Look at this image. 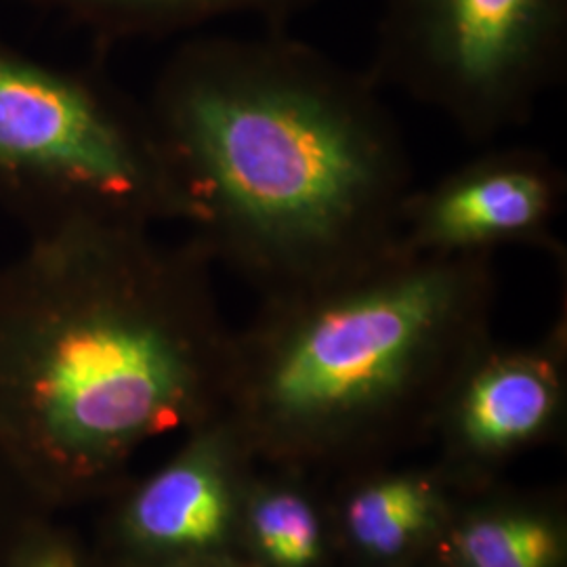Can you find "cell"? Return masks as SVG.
<instances>
[{"label":"cell","instance_id":"9c48e42d","mask_svg":"<svg viewBox=\"0 0 567 567\" xmlns=\"http://www.w3.org/2000/svg\"><path fill=\"white\" fill-rule=\"evenodd\" d=\"M461 492L433 461H389L334 475L326 496L339 567L425 564Z\"/></svg>","mask_w":567,"mask_h":567},{"label":"cell","instance_id":"8992f818","mask_svg":"<svg viewBox=\"0 0 567 567\" xmlns=\"http://www.w3.org/2000/svg\"><path fill=\"white\" fill-rule=\"evenodd\" d=\"M183 435L164 465L103 501L89 536L102 567L238 566L244 496L259 463L224 412Z\"/></svg>","mask_w":567,"mask_h":567},{"label":"cell","instance_id":"5bb4252c","mask_svg":"<svg viewBox=\"0 0 567 567\" xmlns=\"http://www.w3.org/2000/svg\"><path fill=\"white\" fill-rule=\"evenodd\" d=\"M189 567H240V566H234V564H200V566H189Z\"/></svg>","mask_w":567,"mask_h":567},{"label":"cell","instance_id":"6da1fadb","mask_svg":"<svg viewBox=\"0 0 567 567\" xmlns=\"http://www.w3.org/2000/svg\"><path fill=\"white\" fill-rule=\"evenodd\" d=\"M152 229L65 225L0 267V458L51 513L103 503L143 446L224 410L217 267Z\"/></svg>","mask_w":567,"mask_h":567},{"label":"cell","instance_id":"5b68a950","mask_svg":"<svg viewBox=\"0 0 567 567\" xmlns=\"http://www.w3.org/2000/svg\"><path fill=\"white\" fill-rule=\"evenodd\" d=\"M468 142L519 128L567 76V0H381L365 68Z\"/></svg>","mask_w":567,"mask_h":567},{"label":"cell","instance_id":"9a60e30c","mask_svg":"<svg viewBox=\"0 0 567 567\" xmlns=\"http://www.w3.org/2000/svg\"><path fill=\"white\" fill-rule=\"evenodd\" d=\"M416 567H426L425 564H421V566H416Z\"/></svg>","mask_w":567,"mask_h":567},{"label":"cell","instance_id":"7c38bea8","mask_svg":"<svg viewBox=\"0 0 567 567\" xmlns=\"http://www.w3.org/2000/svg\"><path fill=\"white\" fill-rule=\"evenodd\" d=\"M89 32L100 44L163 39L224 18H257L264 28L288 23L322 0H30Z\"/></svg>","mask_w":567,"mask_h":567},{"label":"cell","instance_id":"277c9868","mask_svg":"<svg viewBox=\"0 0 567 567\" xmlns=\"http://www.w3.org/2000/svg\"><path fill=\"white\" fill-rule=\"evenodd\" d=\"M0 208L30 236L81 221L183 224L145 103L100 68H68L0 39Z\"/></svg>","mask_w":567,"mask_h":567},{"label":"cell","instance_id":"ba28073f","mask_svg":"<svg viewBox=\"0 0 567 567\" xmlns=\"http://www.w3.org/2000/svg\"><path fill=\"white\" fill-rule=\"evenodd\" d=\"M567 175L538 147H489L405 196L393 255L475 259L503 248H534L566 261L555 227Z\"/></svg>","mask_w":567,"mask_h":567},{"label":"cell","instance_id":"7a4b0ae2","mask_svg":"<svg viewBox=\"0 0 567 567\" xmlns=\"http://www.w3.org/2000/svg\"><path fill=\"white\" fill-rule=\"evenodd\" d=\"M381 91L288 28L194 37L164 61L145 107L183 225L259 301L393 255L414 173Z\"/></svg>","mask_w":567,"mask_h":567},{"label":"cell","instance_id":"4fadbf2b","mask_svg":"<svg viewBox=\"0 0 567 567\" xmlns=\"http://www.w3.org/2000/svg\"><path fill=\"white\" fill-rule=\"evenodd\" d=\"M2 567H102L91 538L61 513H42L23 529Z\"/></svg>","mask_w":567,"mask_h":567},{"label":"cell","instance_id":"3957f363","mask_svg":"<svg viewBox=\"0 0 567 567\" xmlns=\"http://www.w3.org/2000/svg\"><path fill=\"white\" fill-rule=\"evenodd\" d=\"M494 259L389 255L261 299L234 332L225 416L259 465L320 480L429 446L466 360L494 337Z\"/></svg>","mask_w":567,"mask_h":567},{"label":"cell","instance_id":"8fae6325","mask_svg":"<svg viewBox=\"0 0 567 567\" xmlns=\"http://www.w3.org/2000/svg\"><path fill=\"white\" fill-rule=\"evenodd\" d=\"M238 566L339 567L324 480L257 466L244 496Z\"/></svg>","mask_w":567,"mask_h":567},{"label":"cell","instance_id":"30bf717a","mask_svg":"<svg viewBox=\"0 0 567 567\" xmlns=\"http://www.w3.org/2000/svg\"><path fill=\"white\" fill-rule=\"evenodd\" d=\"M425 566L567 567L566 494L503 477L463 489Z\"/></svg>","mask_w":567,"mask_h":567},{"label":"cell","instance_id":"52a82bcc","mask_svg":"<svg viewBox=\"0 0 567 567\" xmlns=\"http://www.w3.org/2000/svg\"><path fill=\"white\" fill-rule=\"evenodd\" d=\"M567 425V307L524 343L489 337L447 386L429 446L461 487L503 477L513 461L557 444Z\"/></svg>","mask_w":567,"mask_h":567}]
</instances>
